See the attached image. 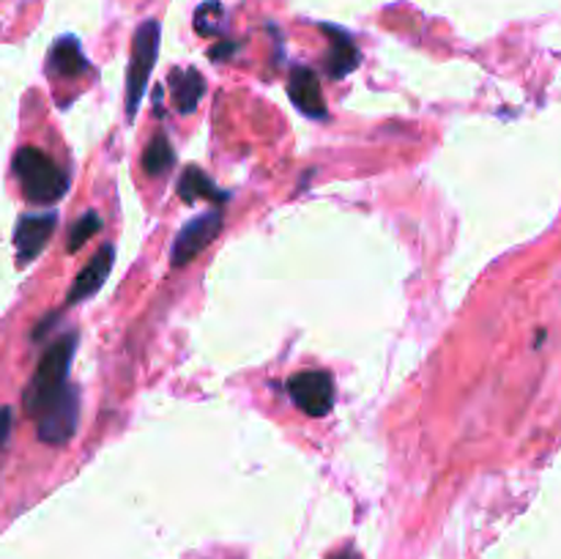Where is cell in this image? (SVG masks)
<instances>
[{
    "label": "cell",
    "mask_w": 561,
    "mask_h": 559,
    "mask_svg": "<svg viewBox=\"0 0 561 559\" xmlns=\"http://www.w3.org/2000/svg\"><path fill=\"white\" fill-rule=\"evenodd\" d=\"M11 425H14V414H11L9 406H3V409H0V449H3L5 442H9Z\"/></svg>",
    "instance_id": "17"
},
{
    "label": "cell",
    "mask_w": 561,
    "mask_h": 559,
    "mask_svg": "<svg viewBox=\"0 0 561 559\" xmlns=\"http://www.w3.org/2000/svg\"><path fill=\"white\" fill-rule=\"evenodd\" d=\"M332 559H359V557H356V554H337V557H332Z\"/></svg>",
    "instance_id": "19"
},
{
    "label": "cell",
    "mask_w": 561,
    "mask_h": 559,
    "mask_svg": "<svg viewBox=\"0 0 561 559\" xmlns=\"http://www.w3.org/2000/svg\"><path fill=\"white\" fill-rule=\"evenodd\" d=\"M219 230H222V214L219 212H206L186 223L173 241V266H186L190 261H195L217 239Z\"/></svg>",
    "instance_id": "6"
},
{
    "label": "cell",
    "mask_w": 561,
    "mask_h": 559,
    "mask_svg": "<svg viewBox=\"0 0 561 559\" xmlns=\"http://www.w3.org/2000/svg\"><path fill=\"white\" fill-rule=\"evenodd\" d=\"M206 93V80L197 69H173L170 71V96L179 113H192Z\"/></svg>",
    "instance_id": "10"
},
{
    "label": "cell",
    "mask_w": 561,
    "mask_h": 559,
    "mask_svg": "<svg viewBox=\"0 0 561 559\" xmlns=\"http://www.w3.org/2000/svg\"><path fill=\"white\" fill-rule=\"evenodd\" d=\"M14 175L22 186V195L31 203L47 206L58 203L69 190V175L60 164H55L42 148L25 146L14 153Z\"/></svg>",
    "instance_id": "2"
},
{
    "label": "cell",
    "mask_w": 561,
    "mask_h": 559,
    "mask_svg": "<svg viewBox=\"0 0 561 559\" xmlns=\"http://www.w3.org/2000/svg\"><path fill=\"white\" fill-rule=\"evenodd\" d=\"M55 223H58V217L53 212L25 214V217H20V223L14 228V247L22 266L31 263L47 247V241L53 239Z\"/></svg>",
    "instance_id": "7"
},
{
    "label": "cell",
    "mask_w": 561,
    "mask_h": 559,
    "mask_svg": "<svg viewBox=\"0 0 561 559\" xmlns=\"http://www.w3.org/2000/svg\"><path fill=\"white\" fill-rule=\"evenodd\" d=\"M288 395L305 414L327 417L334 406V381L323 370H301L290 376Z\"/></svg>",
    "instance_id": "5"
},
{
    "label": "cell",
    "mask_w": 561,
    "mask_h": 559,
    "mask_svg": "<svg viewBox=\"0 0 561 559\" xmlns=\"http://www.w3.org/2000/svg\"><path fill=\"white\" fill-rule=\"evenodd\" d=\"M288 96L296 104L299 113H305L307 118H323L327 115V99H323L321 80L312 69L307 66H296L288 77Z\"/></svg>",
    "instance_id": "8"
},
{
    "label": "cell",
    "mask_w": 561,
    "mask_h": 559,
    "mask_svg": "<svg viewBox=\"0 0 561 559\" xmlns=\"http://www.w3.org/2000/svg\"><path fill=\"white\" fill-rule=\"evenodd\" d=\"M77 349V334H66V338L55 340L38 360L36 373L27 381L25 395H22V409L27 417L36 420L53 400L60 398L66 387H69V367L71 356Z\"/></svg>",
    "instance_id": "1"
},
{
    "label": "cell",
    "mask_w": 561,
    "mask_h": 559,
    "mask_svg": "<svg viewBox=\"0 0 561 559\" xmlns=\"http://www.w3.org/2000/svg\"><path fill=\"white\" fill-rule=\"evenodd\" d=\"M80 422V395L75 387H66L58 400L47 406L42 414L36 417V436L44 444H66L77 431Z\"/></svg>",
    "instance_id": "4"
},
{
    "label": "cell",
    "mask_w": 561,
    "mask_h": 559,
    "mask_svg": "<svg viewBox=\"0 0 561 559\" xmlns=\"http://www.w3.org/2000/svg\"><path fill=\"white\" fill-rule=\"evenodd\" d=\"M99 228H102V219H99L96 212L82 214V219H77L75 228H71V233H69V252L80 250V247L85 244V241L91 239Z\"/></svg>",
    "instance_id": "16"
},
{
    "label": "cell",
    "mask_w": 561,
    "mask_h": 559,
    "mask_svg": "<svg viewBox=\"0 0 561 559\" xmlns=\"http://www.w3.org/2000/svg\"><path fill=\"white\" fill-rule=\"evenodd\" d=\"M85 69L88 60L75 36H64L53 44V49H49V71L53 75L69 80V77H80Z\"/></svg>",
    "instance_id": "12"
},
{
    "label": "cell",
    "mask_w": 561,
    "mask_h": 559,
    "mask_svg": "<svg viewBox=\"0 0 561 559\" xmlns=\"http://www.w3.org/2000/svg\"><path fill=\"white\" fill-rule=\"evenodd\" d=\"M230 53H236V44L233 42H222V44H217V47H211V53H208V55H211L214 60H225Z\"/></svg>",
    "instance_id": "18"
},
{
    "label": "cell",
    "mask_w": 561,
    "mask_h": 559,
    "mask_svg": "<svg viewBox=\"0 0 561 559\" xmlns=\"http://www.w3.org/2000/svg\"><path fill=\"white\" fill-rule=\"evenodd\" d=\"M179 195L184 203H195V201H225V192H219L214 186V181L208 179L203 170L197 168H186L184 175L179 179Z\"/></svg>",
    "instance_id": "13"
},
{
    "label": "cell",
    "mask_w": 561,
    "mask_h": 559,
    "mask_svg": "<svg viewBox=\"0 0 561 559\" xmlns=\"http://www.w3.org/2000/svg\"><path fill=\"white\" fill-rule=\"evenodd\" d=\"M113 263H115L113 244H104L102 250L91 258V263H88V266L77 274L75 285H71L69 296H66V301H69V305H77V301H85L88 296L96 294V290L104 285V280L110 277V272H113Z\"/></svg>",
    "instance_id": "9"
},
{
    "label": "cell",
    "mask_w": 561,
    "mask_h": 559,
    "mask_svg": "<svg viewBox=\"0 0 561 559\" xmlns=\"http://www.w3.org/2000/svg\"><path fill=\"white\" fill-rule=\"evenodd\" d=\"M175 162V151L164 135H157L148 140L146 151H142V170L148 175H162L170 164Z\"/></svg>",
    "instance_id": "14"
},
{
    "label": "cell",
    "mask_w": 561,
    "mask_h": 559,
    "mask_svg": "<svg viewBox=\"0 0 561 559\" xmlns=\"http://www.w3.org/2000/svg\"><path fill=\"white\" fill-rule=\"evenodd\" d=\"M323 33H329V36H332V49H329V55H327L329 75L332 77L351 75V71L359 66V49H356V44L351 42L348 33L337 31V27H332V25H323Z\"/></svg>",
    "instance_id": "11"
},
{
    "label": "cell",
    "mask_w": 561,
    "mask_h": 559,
    "mask_svg": "<svg viewBox=\"0 0 561 559\" xmlns=\"http://www.w3.org/2000/svg\"><path fill=\"white\" fill-rule=\"evenodd\" d=\"M159 38H162V27L157 20L142 22L131 38V58L129 71H126V113H129V118H135L137 107L146 96L148 77H151L153 64L159 58Z\"/></svg>",
    "instance_id": "3"
},
{
    "label": "cell",
    "mask_w": 561,
    "mask_h": 559,
    "mask_svg": "<svg viewBox=\"0 0 561 559\" xmlns=\"http://www.w3.org/2000/svg\"><path fill=\"white\" fill-rule=\"evenodd\" d=\"M225 25V9L217 0H208L195 11V27L201 36H217Z\"/></svg>",
    "instance_id": "15"
}]
</instances>
